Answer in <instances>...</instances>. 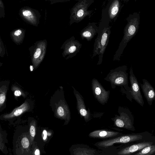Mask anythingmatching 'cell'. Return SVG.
Returning <instances> with one entry per match:
<instances>
[{"label": "cell", "instance_id": "obj_1", "mask_svg": "<svg viewBox=\"0 0 155 155\" xmlns=\"http://www.w3.org/2000/svg\"><path fill=\"white\" fill-rule=\"evenodd\" d=\"M140 15L138 12L130 14L127 18V23L124 31V36L114 56V61H120L128 43L136 34L140 23Z\"/></svg>", "mask_w": 155, "mask_h": 155}, {"label": "cell", "instance_id": "obj_2", "mask_svg": "<svg viewBox=\"0 0 155 155\" xmlns=\"http://www.w3.org/2000/svg\"><path fill=\"white\" fill-rule=\"evenodd\" d=\"M111 28L109 26L105 27L95 40L92 58L98 56L97 64L99 65L102 62L104 53L108 44L111 32Z\"/></svg>", "mask_w": 155, "mask_h": 155}, {"label": "cell", "instance_id": "obj_3", "mask_svg": "<svg viewBox=\"0 0 155 155\" xmlns=\"http://www.w3.org/2000/svg\"><path fill=\"white\" fill-rule=\"evenodd\" d=\"M94 2L93 0L78 1L71 9L70 25L80 22L86 16L90 18L93 10H88V9Z\"/></svg>", "mask_w": 155, "mask_h": 155}, {"label": "cell", "instance_id": "obj_4", "mask_svg": "<svg viewBox=\"0 0 155 155\" xmlns=\"http://www.w3.org/2000/svg\"><path fill=\"white\" fill-rule=\"evenodd\" d=\"M143 136L139 134L119 136L98 142L97 145L101 147H107L117 143H127L141 139Z\"/></svg>", "mask_w": 155, "mask_h": 155}, {"label": "cell", "instance_id": "obj_5", "mask_svg": "<svg viewBox=\"0 0 155 155\" xmlns=\"http://www.w3.org/2000/svg\"><path fill=\"white\" fill-rule=\"evenodd\" d=\"M134 117L129 110L124 109L121 113L120 116L115 120V125L117 127L132 131L135 130L133 126Z\"/></svg>", "mask_w": 155, "mask_h": 155}, {"label": "cell", "instance_id": "obj_6", "mask_svg": "<svg viewBox=\"0 0 155 155\" xmlns=\"http://www.w3.org/2000/svg\"><path fill=\"white\" fill-rule=\"evenodd\" d=\"M130 80L131 85L130 92L132 98L143 107L144 103L140 91L138 82L134 74L132 67L130 69Z\"/></svg>", "mask_w": 155, "mask_h": 155}, {"label": "cell", "instance_id": "obj_7", "mask_svg": "<svg viewBox=\"0 0 155 155\" xmlns=\"http://www.w3.org/2000/svg\"><path fill=\"white\" fill-rule=\"evenodd\" d=\"M127 69V66L123 65L111 70V72L116 76L115 79L113 80L114 82L117 84L123 86L126 90L130 92V88L128 86Z\"/></svg>", "mask_w": 155, "mask_h": 155}, {"label": "cell", "instance_id": "obj_8", "mask_svg": "<svg viewBox=\"0 0 155 155\" xmlns=\"http://www.w3.org/2000/svg\"><path fill=\"white\" fill-rule=\"evenodd\" d=\"M82 44L74 36L71 37L65 44V54L68 55V58H71L79 52L82 47Z\"/></svg>", "mask_w": 155, "mask_h": 155}, {"label": "cell", "instance_id": "obj_9", "mask_svg": "<svg viewBox=\"0 0 155 155\" xmlns=\"http://www.w3.org/2000/svg\"><path fill=\"white\" fill-rule=\"evenodd\" d=\"M97 23L89 22L80 33L82 39H85L87 41H91L98 32V27Z\"/></svg>", "mask_w": 155, "mask_h": 155}, {"label": "cell", "instance_id": "obj_10", "mask_svg": "<svg viewBox=\"0 0 155 155\" xmlns=\"http://www.w3.org/2000/svg\"><path fill=\"white\" fill-rule=\"evenodd\" d=\"M142 81L143 83L140 84V87L148 104L150 106L155 100V91L153 87L147 80L144 79Z\"/></svg>", "mask_w": 155, "mask_h": 155}, {"label": "cell", "instance_id": "obj_11", "mask_svg": "<svg viewBox=\"0 0 155 155\" xmlns=\"http://www.w3.org/2000/svg\"><path fill=\"white\" fill-rule=\"evenodd\" d=\"M152 143V142H145L134 144L123 148L118 154L119 155H128L151 145Z\"/></svg>", "mask_w": 155, "mask_h": 155}, {"label": "cell", "instance_id": "obj_12", "mask_svg": "<svg viewBox=\"0 0 155 155\" xmlns=\"http://www.w3.org/2000/svg\"><path fill=\"white\" fill-rule=\"evenodd\" d=\"M124 6L120 0H114L111 3L108 9V15L111 21H115Z\"/></svg>", "mask_w": 155, "mask_h": 155}, {"label": "cell", "instance_id": "obj_13", "mask_svg": "<svg viewBox=\"0 0 155 155\" xmlns=\"http://www.w3.org/2000/svg\"><path fill=\"white\" fill-rule=\"evenodd\" d=\"M92 87L96 97L101 103L105 102L108 98L109 93L106 91L97 81H92Z\"/></svg>", "mask_w": 155, "mask_h": 155}, {"label": "cell", "instance_id": "obj_14", "mask_svg": "<svg viewBox=\"0 0 155 155\" xmlns=\"http://www.w3.org/2000/svg\"><path fill=\"white\" fill-rule=\"evenodd\" d=\"M120 133L114 131L104 130H96L90 133L88 136L91 138H107L114 137Z\"/></svg>", "mask_w": 155, "mask_h": 155}, {"label": "cell", "instance_id": "obj_15", "mask_svg": "<svg viewBox=\"0 0 155 155\" xmlns=\"http://www.w3.org/2000/svg\"><path fill=\"white\" fill-rule=\"evenodd\" d=\"M78 92L75 90V95L77 98L78 108L80 114L84 117L85 119L87 120L89 117V114L85 109L84 101Z\"/></svg>", "mask_w": 155, "mask_h": 155}, {"label": "cell", "instance_id": "obj_16", "mask_svg": "<svg viewBox=\"0 0 155 155\" xmlns=\"http://www.w3.org/2000/svg\"><path fill=\"white\" fill-rule=\"evenodd\" d=\"M29 108V105L27 102H25L19 107L15 109L10 114L4 116V117L8 118L18 116L28 110Z\"/></svg>", "mask_w": 155, "mask_h": 155}, {"label": "cell", "instance_id": "obj_17", "mask_svg": "<svg viewBox=\"0 0 155 155\" xmlns=\"http://www.w3.org/2000/svg\"><path fill=\"white\" fill-rule=\"evenodd\" d=\"M74 155H100L92 150L87 148L77 147L74 150Z\"/></svg>", "mask_w": 155, "mask_h": 155}, {"label": "cell", "instance_id": "obj_18", "mask_svg": "<svg viewBox=\"0 0 155 155\" xmlns=\"http://www.w3.org/2000/svg\"><path fill=\"white\" fill-rule=\"evenodd\" d=\"M155 153V145L145 147L134 155H151Z\"/></svg>", "mask_w": 155, "mask_h": 155}, {"label": "cell", "instance_id": "obj_19", "mask_svg": "<svg viewBox=\"0 0 155 155\" xmlns=\"http://www.w3.org/2000/svg\"><path fill=\"white\" fill-rule=\"evenodd\" d=\"M6 91L5 89L3 90L1 88L0 93V105L1 107L5 101Z\"/></svg>", "mask_w": 155, "mask_h": 155}, {"label": "cell", "instance_id": "obj_20", "mask_svg": "<svg viewBox=\"0 0 155 155\" xmlns=\"http://www.w3.org/2000/svg\"><path fill=\"white\" fill-rule=\"evenodd\" d=\"M57 114L61 117H64L65 116V111L64 108L61 106H59L57 110Z\"/></svg>", "mask_w": 155, "mask_h": 155}, {"label": "cell", "instance_id": "obj_21", "mask_svg": "<svg viewBox=\"0 0 155 155\" xmlns=\"http://www.w3.org/2000/svg\"><path fill=\"white\" fill-rule=\"evenodd\" d=\"M21 143L22 147L25 148H27L29 146V140L27 137L23 138L21 140Z\"/></svg>", "mask_w": 155, "mask_h": 155}, {"label": "cell", "instance_id": "obj_22", "mask_svg": "<svg viewBox=\"0 0 155 155\" xmlns=\"http://www.w3.org/2000/svg\"><path fill=\"white\" fill-rule=\"evenodd\" d=\"M23 15L27 18L28 19H30L32 17V13L31 12L28 10H25L23 12Z\"/></svg>", "mask_w": 155, "mask_h": 155}, {"label": "cell", "instance_id": "obj_23", "mask_svg": "<svg viewBox=\"0 0 155 155\" xmlns=\"http://www.w3.org/2000/svg\"><path fill=\"white\" fill-rule=\"evenodd\" d=\"M41 50L40 48H37L34 55V57L35 58H37L39 57L41 54Z\"/></svg>", "mask_w": 155, "mask_h": 155}, {"label": "cell", "instance_id": "obj_24", "mask_svg": "<svg viewBox=\"0 0 155 155\" xmlns=\"http://www.w3.org/2000/svg\"><path fill=\"white\" fill-rule=\"evenodd\" d=\"M30 130L31 135L33 137H34L35 134V127L33 125L31 126Z\"/></svg>", "mask_w": 155, "mask_h": 155}, {"label": "cell", "instance_id": "obj_25", "mask_svg": "<svg viewBox=\"0 0 155 155\" xmlns=\"http://www.w3.org/2000/svg\"><path fill=\"white\" fill-rule=\"evenodd\" d=\"M14 94L16 96H20L21 94V92L19 90H15L14 92Z\"/></svg>", "mask_w": 155, "mask_h": 155}, {"label": "cell", "instance_id": "obj_26", "mask_svg": "<svg viewBox=\"0 0 155 155\" xmlns=\"http://www.w3.org/2000/svg\"><path fill=\"white\" fill-rule=\"evenodd\" d=\"M22 31L21 30L18 29L16 31L14 32V34L16 36L20 35Z\"/></svg>", "mask_w": 155, "mask_h": 155}, {"label": "cell", "instance_id": "obj_27", "mask_svg": "<svg viewBox=\"0 0 155 155\" xmlns=\"http://www.w3.org/2000/svg\"><path fill=\"white\" fill-rule=\"evenodd\" d=\"M43 134L44 135L43 137V139L44 140H45L47 136V132L45 130H44L43 131Z\"/></svg>", "mask_w": 155, "mask_h": 155}, {"label": "cell", "instance_id": "obj_28", "mask_svg": "<svg viewBox=\"0 0 155 155\" xmlns=\"http://www.w3.org/2000/svg\"><path fill=\"white\" fill-rule=\"evenodd\" d=\"M40 153L38 149H36L35 151V155H40Z\"/></svg>", "mask_w": 155, "mask_h": 155}, {"label": "cell", "instance_id": "obj_29", "mask_svg": "<svg viewBox=\"0 0 155 155\" xmlns=\"http://www.w3.org/2000/svg\"><path fill=\"white\" fill-rule=\"evenodd\" d=\"M33 69V66L31 65L30 66V70L31 71H32Z\"/></svg>", "mask_w": 155, "mask_h": 155}]
</instances>
